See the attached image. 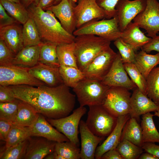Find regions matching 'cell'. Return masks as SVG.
I'll use <instances>...</instances> for the list:
<instances>
[{
	"mask_svg": "<svg viewBox=\"0 0 159 159\" xmlns=\"http://www.w3.org/2000/svg\"><path fill=\"white\" fill-rule=\"evenodd\" d=\"M15 97L31 105L47 118L57 119L69 115L75 104L76 95L64 84L51 87L28 85L9 86Z\"/></svg>",
	"mask_w": 159,
	"mask_h": 159,
	"instance_id": "1",
	"label": "cell"
},
{
	"mask_svg": "<svg viewBox=\"0 0 159 159\" xmlns=\"http://www.w3.org/2000/svg\"><path fill=\"white\" fill-rule=\"evenodd\" d=\"M27 9L42 39L57 45L74 42L75 36L67 31L50 10L32 4Z\"/></svg>",
	"mask_w": 159,
	"mask_h": 159,
	"instance_id": "2",
	"label": "cell"
},
{
	"mask_svg": "<svg viewBox=\"0 0 159 159\" xmlns=\"http://www.w3.org/2000/svg\"><path fill=\"white\" fill-rule=\"evenodd\" d=\"M74 43L77 67L82 71L97 55L110 46L111 41L87 34L75 36Z\"/></svg>",
	"mask_w": 159,
	"mask_h": 159,
	"instance_id": "3",
	"label": "cell"
},
{
	"mask_svg": "<svg viewBox=\"0 0 159 159\" xmlns=\"http://www.w3.org/2000/svg\"><path fill=\"white\" fill-rule=\"evenodd\" d=\"M109 87L101 81L85 78L80 81L73 90L80 106L102 105Z\"/></svg>",
	"mask_w": 159,
	"mask_h": 159,
	"instance_id": "4",
	"label": "cell"
},
{
	"mask_svg": "<svg viewBox=\"0 0 159 159\" xmlns=\"http://www.w3.org/2000/svg\"><path fill=\"white\" fill-rule=\"evenodd\" d=\"M89 107L85 122L87 127L97 136L104 138L107 137L115 128L117 117L110 113L102 105Z\"/></svg>",
	"mask_w": 159,
	"mask_h": 159,
	"instance_id": "5",
	"label": "cell"
},
{
	"mask_svg": "<svg viewBox=\"0 0 159 159\" xmlns=\"http://www.w3.org/2000/svg\"><path fill=\"white\" fill-rule=\"evenodd\" d=\"M121 33L116 16L110 19L90 21L76 29L73 34L75 36L93 35L111 42L120 37Z\"/></svg>",
	"mask_w": 159,
	"mask_h": 159,
	"instance_id": "6",
	"label": "cell"
},
{
	"mask_svg": "<svg viewBox=\"0 0 159 159\" xmlns=\"http://www.w3.org/2000/svg\"><path fill=\"white\" fill-rule=\"evenodd\" d=\"M29 68L14 64L0 66V85H28L35 87L46 85L30 74Z\"/></svg>",
	"mask_w": 159,
	"mask_h": 159,
	"instance_id": "7",
	"label": "cell"
},
{
	"mask_svg": "<svg viewBox=\"0 0 159 159\" xmlns=\"http://www.w3.org/2000/svg\"><path fill=\"white\" fill-rule=\"evenodd\" d=\"M131 95L129 90L126 88L120 87H110L102 105L117 117L128 114L130 111Z\"/></svg>",
	"mask_w": 159,
	"mask_h": 159,
	"instance_id": "8",
	"label": "cell"
},
{
	"mask_svg": "<svg viewBox=\"0 0 159 159\" xmlns=\"http://www.w3.org/2000/svg\"><path fill=\"white\" fill-rule=\"evenodd\" d=\"M87 111L85 106H80L67 116L57 119L47 118V120L70 142L79 147L78 127L81 118Z\"/></svg>",
	"mask_w": 159,
	"mask_h": 159,
	"instance_id": "9",
	"label": "cell"
},
{
	"mask_svg": "<svg viewBox=\"0 0 159 159\" xmlns=\"http://www.w3.org/2000/svg\"><path fill=\"white\" fill-rule=\"evenodd\" d=\"M109 47L97 55L82 71L85 78L102 81L110 70L117 56Z\"/></svg>",
	"mask_w": 159,
	"mask_h": 159,
	"instance_id": "10",
	"label": "cell"
},
{
	"mask_svg": "<svg viewBox=\"0 0 159 159\" xmlns=\"http://www.w3.org/2000/svg\"><path fill=\"white\" fill-rule=\"evenodd\" d=\"M145 9L133 19V22L145 29L148 37L153 38L159 32V2L157 0H146Z\"/></svg>",
	"mask_w": 159,
	"mask_h": 159,
	"instance_id": "11",
	"label": "cell"
},
{
	"mask_svg": "<svg viewBox=\"0 0 159 159\" xmlns=\"http://www.w3.org/2000/svg\"><path fill=\"white\" fill-rule=\"evenodd\" d=\"M74 10L77 19L76 28L92 20L107 19L105 10L100 7L96 0H78Z\"/></svg>",
	"mask_w": 159,
	"mask_h": 159,
	"instance_id": "12",
	"label": "cell"
},
{
	"mask_svg": "<svg viewBox=\"0 0 159 159\" xmlns=\"http://www.w3.org/2000/svg\"><path fill=\"white\" fill-rule=\"evenodd\" d=\"M119 52L114 60L109 72L101 81L104 85L109 87H120L129 90L137 87L127 75Z\"/></svg>",
	"mask_w": 159,
	"mask_h": 159,
	"instance_id": "13",
	"label": "cell"
},
{
	"mask_svg": "<svg viewBox=\"0 0 159 159\" xmlns=\"http://www.w3.org/2000/svg\"><path fill=\"white\" fill-rule=\"evenodd\" d=\"M146 0H120L115 9L118 25L122 32L140 13L145 9Z\"/></svg>",
	"mask_w": 159,
	"mask_h": 159,
	"instance_id": "14",
	"label": "cell"
},
{
	"mask_svg": "<svg viewBox=\"0 0 159 159\" xmlns=\"http://www.w3.org/2000/svg\"><path fill=\"white\" fill-rule=\"evenodd\" d=\"M72 0H62L59 3L51 6L46 10L51 11L59 19L63 28L73 34L76 29L77 19Z\"/></svg>",
	"mask_w": 159,
	"mask_h": 159,
	"instance_id": "15",
	"label": "cell"
},
{
	"mask_svg": "<svg viewBox=\"0 0 159 159\" xmlns=\"http://www.w3.org/2000/svg\"><path fill=\"white\" fill-rule=\"evenodd\" d=\"M130 100V117L138 121L141 115L148 112H155L159 109V105L155 103L147 95L136 87L133 90Z\"/></svg>",
	"mask_w": 159,
	"mask_h": 159,
	"instance_id": "16",
	"label": "cell"
},
{
	"mask_svg": "<svg viewBox=\"0 0 159 159\" xmlns=\"http://www.w3.org/2000/svg\"><path fill=\"white\" fill-rule=\"evenodd\" d=\"M79 127L81 140L80 158L94 159L97 146L105 138L94 135L83 120H81Z\"/></svg>",
	"mask_w": 159,
	"mask_h": 159,
	"instance_id": "17",
	"label": "cell"
},
{
	"mask_svg": "<svg viewBox=\"0 0 159 159\" xmlns=\"http://www.w3.org/2000/svg\"><path fill=\"white\" fill-rule=\"evenodd\" d=\"M28 140L23 159H42L54 151L56 142L38 136L30 137Z\"/></svg>",
	"mask_w": 159,
	"mask_h": 159,
	"instance_id": "18",
	"label": "cell"
},
{
	"mask_svg": "<svg viewBox=\"0 0 159 159\" xmlns=\"http://www.w3.org/2000/svg\"><path fill=\"white\" fill-rule=\"evenodd\" d=\"M29 71L32 76L47 86L54 87L64 84L59 73V67L47 65L39 62L36 65L29 67Z\"/></svg>",
	"mask_w": 159,
	"mask_h": 159,
	"instance_id": "19",
	"label": "cell"
},
{
	"mask_svg": "<svg viewBox=\"0 0 159 159\" xmlns=\"http://www.w3.org/2000/svg\"><path fill=\"white\" fill-rule=\"evenodd\" d=\"M31 128V136L42 137L56 142L69 141L65 135L53 127L45 117L40 114Z\"/></svg>",
	"mask_w": 159,
	"mask_h": 159,
	"instance_id": "20",
	"label": "cell"
},
{
	"mask_svg": "<svg viewBox=\"0 0 159 159\" xmlns=\"http://www.w3.org/2000/svg\"><path fill=\"white\" fill-rule=\"evenodd\" d=\"M130 117L129 114L117 117V123L114 130L106 139L97 147L95 158L100 159L102 155L107 151L116 149L120 142L123 128Z\"/></svg>",
	"mask_w": 159,
	"mask_h": 159,
	"instance_id": "21",
	"label": "cell"
},
{
	"mask_svg": "<svg viewBox=\"0 0 159 159\" xmlns=\"http://www.w3.org/2000/svg\"><path fill=\"white\" fill-rule=\"evenodd\" d=\"M22 28L16 23L0 27V40L15 55L24 47Z\"/></svg>",
	"mask_w": 159,
	"mask_h": 159,
	"instance_id": "22",
	"label": "cell"
},
{
	"mask_svg": "<svg viewBox=\"0 0 159 159\" xmlns=\"http://www.w3.org/2000/svg\"><path fill=\"white\" fill-rule=\"evenodd\" d=\"M120 38L136 51L148 42L151 37L146 36L135 24L132 22L121 32Z\"/></svg>",
	"mask_w": 159,
	"mask_h": 159,
	"instance_id": "23",
	"label": "cell"
},
{
	"mask_svg": "<svg viewBox=\"0 0 159 159\" xmlns=\"http://www.w3.org/2000/svg\"><path fill=\"white\" fill-rule=\"evenodd\" d=\"M18 100L17 113L12 124L21 127H31L36 121L39 113L27 102Z\"/></svg>",
	"mask_w": 159,
	"mask_h": 159,
	"instance_id": "24",
	"label": "cell"
},
{
	"mask_svg": "<svg viewBox=\"0 0 159 159\" xmlns=\"http://www.w3.org/2000/svg\"><path fill=\"white\" fill-rule=\"evenodd\" d=\"M40 46L24 47L15 55L13 64L30 67L39 62Z\"/></svg>",
	"mask_w": 159,
	"mask_h": 159,
	"instance_id": "25",
	"label": "cell"
},
{
	"mask_svg": "<svg viewBox=\"0 0 159 159\" xmlns=\"http://www.w3.org/2000/svg\"><path fill=\"white\" fill-rule=\"evenodd\" d=\"M124 140L142 147L143 143L142 129L135 118L130 117L125 124L122 130L120 141Z\"/></svg>",
	"mask_w": 159,
	"mask_h": 159,
	"instance_id": "26",
	"label": "cell"
},
{
	"mask_svg": "<svg viewBox=\"0 0 159 159\" xmlns=\"http://www.w3.org/2000/svg\"><path fill=\"white\" fill-rule=\"evenodd\" d=\"M135 64L146 80L151 71L159 64V53L150 54L141 50L136 53Z\"/></svg>",
	"mask_w": 159,
	"mask_h": 159,
	"instance_id": "27",
	"label": "cell"
},
{
	"mask_svg": "<svg viewBox=\"0 0 159 159\" xmlns=\"http://www.w3.org/2000/svg\"><path fill=\"white\" fill-rule=\"evenodd\" d=\"M154 115L148 112L142 115L140 122L143 143H159V132L154 124L153 117Z\"/></svg>",
	"mask_w": 159,
	"mask_h": 159,
	"instance_id": "28",
	"label": "cell"
},
{
	"mask_svg": "<svg viewBox=\"0 0 159 159\" xmlns=\"http://www.w3.org/2000/svg\"><path fill=\"white\" fill-rule=\"evenodd\" d=\"M74 42L57 46V55L60 65L78 68L74 54Z\"/></svg>",
	"mask_w": 159,
	"mask_h": 159,
	"instance_id": "29",
	"label": "cell"
},
{
	"mask_svg": "<svg viewBox=\"0 0 159 159\" xmlns=\"http://www.w3.org/2000/svg\"><path fill=\"white\" fill-rule=\"evenodd\" d=\"M1 4L8 13L17 21L24 25L30 18L27 9L21 3L0 0Z\"/></svg>",
	"mask_w": 159,
	"mask_h": 159,
	"instance_id": "30",
	"label": "cell"
},
{
	"mask_svg": "<svg viewBox=\"0 0 159 159\" xmlns=\"http://www.w3.org/2000/svg\"><path fill=\"white\" fill-rule=\"evenodd\" d=\"M22 33L24 47L39 45L42 43L36 24L30 17L23 25Z\"/></svg>",
	"mask_w": 159,
	"mask_h": 159,
	"instance_id": "31",
	"label": "cell"
},
{
	"mask_svg": "<svg viewBox=\"0 0 159 159\" xmlns=\"http://www.w3.org/2000/svg\"><path fill=\"white\" fill-rule=\"evenodd\" d=\"M57 45L50 42H42L39 45V62L47 65L59 67L57 52Z\"/></svg>",
	"mask_w": 159,
	"mask_h": 159,
	"instance_id": "32",
	"label": "cell"
},
{
	"mask_svg": "<svg viewBox=\"0 0 159 159\" xmlns=\"http://www.w3.org/2000/svg\"><path fill=\"white\" fill-rule=\"evenodd\" d=\"M59 70L64 84L69 87H75L85 78L82 72L77 68L60 65Z\"/></svg>",
	"mask_w": 159,
	"mask_h": 159,
	"instance_id": "33",
	"label": "cell"
},
{
	"mask_svg": "<svg viewBox=\"0 0 159 159\" xmlns=\"http://www.w3.org/2000/svg\"><path fill=\"white\" fill-rule=\"evenodd\" d=\"M31 127H23L12 124L5 141V148L16 145L31 137Z\"/></svg>",
	"mask_w": 159,
	"mask_h": 159,
	"instance_id": "34",
	"label": "cell"
},
{
	"mask_svg": "<svg viewBox=\"0 0 159 159\" xmlns=\"http://www.w3.org/2000/svg\"><path fill=\"white\" fill-rule=\"evenodd\" d=\"M148 97L159 105V66L155 67L146 79Z\"/></svg>",
	"mask_w": 159,
	"mask_h": 159,
	"instance_id": "35",
	"label": "cell"
},
{
	"mask_svg": "<svg viewBox=\"0 0 159 159\" xmlns=\"http://www.w3.org/2000/svg\"><path fill=\"white\" fill-rule=\"evenodd\" d=\"M54 151L65 159H80V149L70 141L56 142Z\"/></svg>",
	"mask_w": 159,
	"mask_h": 159,
	"instance_id": "36",
	"label": "cell"
},
{
	"mask_svg": "<svg viewBox=\"0 0 159 159\" xmlns=\"http://www.w3.org/2000/svg\"><path fill=\"white\" fill-rule=\"evenodd\" d=\"M116 149L123 159H138L143 151L142 147L125 140L120 142Z\"/></svg>",
	"mask_w": 159,
	"mask_h": 159,
	"instance_id": "37",
	"label": "cell"
},
{
	"mask_svg": "<svg viewBox=\"0 0 159 159\" xmlns=\"http://www.w3.org/2000/svg\"><path fill=\"white\" fill-rule=\"evenodd\" d=\"M28 143V139L14 145L5 148L0 153V159H23Z\"/></svg>",
	"mask_w": 159,
	"mask_h": 159,
	"instance_id": "38",
	"label": "cell"
},
{
	"mask_svg": "<svg viewBox=\"0 0 159 159\" xmlns=\"http://www.w3.org/2000/svg\"><path fill=\"white\" fill-rule=\"evenodd\" d=\"M125 69L131 80L143 93L147 95L146 80L139 70L134 63L123 64Z\"/></svg>",
	"mask_w": 159,
	"mask_h": 159,
	"instance_id": "39",
	"label": "cell"
},
{
	"mask_svg": "<svg viewBox=\"0 0 159 159\" xmlns=\"http://www.w3.org/2000/svg\"><path fill=\"white\" fill-rule=\"evenodd\" d=\"M114 44L119 51L123 64L135 63L136 53L131 45L124 42L120 37L114 41Z\"/></svg>",
	"mask_w": 159,
	"mask_h": 159,
	"instance_id": "40",
	"label": "cell"
},
{
	"mask_svg": "<svg viewBox=\"0 0 159 159\" xmlns=\"http://www.w3.org/2000/svg\"><path fill=\"white\" fill-rule=\"evenodd\" d=\"M19 100L14 101L0 102V120L7 121L11 124L16 117L18 106Z\"/></svg>",
	"mask_w": 159,
	"mask_h": 159,
	"instance_id": "41",
	"label": "cell"
},
{
	"mask_svg": "<svg viewBox=\"0 0 159 159\" xmlns=\"http://www.w3.org/2000/svg\"><path fill=\"white\" fill-rule=\"evenodd\" d=\"M15 56L5 42L0 40V66L13 64Z\"/></svg>",
	"mask_w": 159,
	"mask_h": 159,
	"instance_id": "42",
	"label": "cell"
},
{
	"mask_svg": "<svg viewBox=\"0 0 159 159\" xmlns=\"http://www.w3.org/2000/svg\"><path fill=\"white\" fill-rule=\"evenodd\" d=\"M120 0H96L98 5L106 13L107 19L117 16L116 6Z\"/></svg>",
	"mask_w": 159,
	"mask_h": 159,
	"instance_id": "43",
	"label": "cell"
},
{
	"mask_svg": "<svg viewBox=\"0 0 159 159\" xmlns=\"http://www.w3.org/2000/svg\"><path fill=\"white\" fill-rule=\"evenodd\" d=\"M16 99L13 92L9 86L0 85V102H11Z\"/></svg>",
	"mask_w": 159,
	"mask_h": 159,
	"instance_id": "44",
	"label": "cell"
},
{
	"mask_svg": "<svg viewBox=\"0 0 159 159\" xmlns=\"http://www.w3.org/2000/svg\"><path fill=\"white\" fill-rule=\"evenodd\" d=\"M5 11L3 6L0 4V27L18 22L13 18L9 16Z\"/></svg>",
	"mask_w": 159,
	"mask_h": 159,
	"instance_id": "45",
	"label": "cell"
},
{
	"mask_svg": "<svg viewBox=\"0 0 159 159\" xmlns=\"http://www.w3.org/2000/svg\"><path fill=\"white\" fill-rule=\"evenodd\" d=\"M141 49L148 53L153 51L159 53V35L151 38L150 41Z\"/></svg>",
	"mask_w": 159,
	"mask_h": 159,
	"instance_id": "46",
	"label": "cell"
},
{
	"mask_svg": "<svg viewBox=\"0 0 159 159\" xmlns=\"http://www.w3.org/2000/svg\"><path fill=\"white\" fill-rule=\"evenodd\" d=\"M11 125V123L7 121L0 120V138L1 140L6 141Z\"/></svg>",
	"mask_w": 159,
	"mask_h": 159,
	"instance_id": "47",
	"label": "cell"
},
{
	"mask_svg": "<svg viewBox=\"0 0 159 159\" xmlns=\"http://www.w3.org/2000/svg\"><path fill=\"white\" fill-rule=\"evenodd\" d=\"M142 148L146 152L149 153L159 159V145L154 143H143Z\"/></svg>",
	"mask_w": 159,
	"mask_h": 159,
	"instance_id": "48",
	"label": "cell"
},
{
	"mask_svg": "<svg viewBox=\"0 0 159 159\" xmlns=\"http://www.w3.org/2000/svg\"><path fill=\"white\" fill-rule=\"evenodd\" d=\"M100 159H123L116 149L109 150L104 153Z\"/></svg>",
	"mask_w": 159,
	"mask_h": 159,
	"instance_id": "49",
	"label": "cell"
},
{
	"mask_svg": "<svg viewBox=\"0 0 159 159\" xmlns=\"http://www.w3.org/2000/svg\"><path fill=\"white\" fill-rule=\"evenodd\" d=\"M56 0H39L37 6L45 10L49 6L54 4Z\"/></svg>",
	"mask_w": 159,
	"mask_h": 159,
	"instance_id": "50",
	"label": "cell"
},
{
	"mask_svg": "<svg viewBox=\"0 0 159 159\" xmlns=\"http://www.w3.org/2000/svg\"><path fill=\"white\" fill-rule=\"evenodd\" d=\"M39 1V0H21V3L27 8L32 4L37 5Z\"/></svg>",
	"mask_w": 159,
	"mask_h": 159,
	"instance_id": "51",
	"label": "cell"
},
{
	"mask_svg": "<svg viewBox=\"0 0 159 159\" xmlns=\"http://www.w3.org/2000/svg\"><path fill=\"white\" fill-rule=\"evenodd\" d=\"M46 159H65L62 156L58 154L55 151L47 155L44 158Z\"/></svg>",
	"mask_w": 159,
	"mask_h": 159,
	"instance_id": "52",
	"label": "cell"
},
{
	"mask_svg": "<svg viewBox=\"0 0 159 159\" xmlns=\"http://www.w3.org/2000/svg\"><path fill=\"white\" fill-rule=\"evenodd\" d=\"M139 159H159L154 155L147 152L143 153L140 155Z\"/></svg>",
	"mask_w": 159,
	"mask_h": 159,
	"instance_id": "53",
	"label": "cell"
},
{
	"mask_svg": "<svg viewBox=\"0 0 159 159\" xmlns=\"http://www.w3.org/2000/svg\"><path fill=\"white\" fill-rule=\"evenodd\" d=\"M14 2L17 3H21V0H6Z\"/></svg>",
	"mask_w": 159,
	"mask_h": 159,
	"instance_id": "54",
	"label": "cell"
},
{
	"mask_svg": "<svg viewBox=\"0 0 159 159\" xmlns=\"http://www.w3.org/2000/svg\"><path fill=\"white\" fill-rule=\"evenodd\" d=\"M154 116H155L159 118V109L158 110L154 112Z\"/></svg>",
	"mask_w": 159,
	"mask_h": 159,
	"instance_id": "55",
	"label": "cell"
},
{
	"mask_svg": "<svg viewBox=\"0 0 159 159\" xmlns=\"http://www.w3.org/2000/svg\"><path fill=\"white\" fill-rule=\"evenodd\" d=\"M62 0H56L54 5L57 4L59 3Z\"/></svg>",
	"mask_w": 159,
	"mask_h": 159,
	"instance_id": "56",
	"label": "cell"
},
{
	"mask_svg": "<svg viewBox=\"0 0 159 159\" xmlns=\"http://www.w3.org/2000/svg\"><path fill=\"white\" fill-rule=\"evenodd\" d=\"M72 1L73 2H77V1H78V0H72Z\"/></svg>",
	"mask_w": 159,
	"mask_h": 159,
	"instance_id": "57",
	"label": "cell"
}]
</instances>
